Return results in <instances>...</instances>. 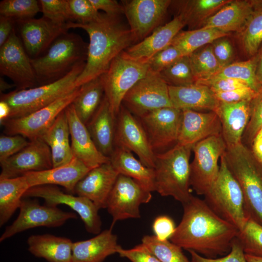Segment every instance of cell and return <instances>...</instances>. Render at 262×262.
Wrapping results in <instances>:
<instances>
[{"instance_id": "6da1fadb", "label": "cell", "mask_w": 262, "mask_h": 262, "mask_svg": "<svg viewBox=\"0 0 262 262\" xmlns=\"http://www.w3.org/2000/svg\"><path fill=\"white\" fill-rule=\"evenodd\" d=\"M182 205L181 220L170 241L206 258L227 255L237 237V228L217 215L204 199L192 196Z\"/></svg>"}, {"instance_id": "7a4b0ae2", "label": "cell", "mask_w": 262, "mask_h": 262, "mask_svg": "<svg viewBox=\"0 0 262 262\" xmlns=\"http://www.w3.org/2000/svg\"><path fill=\"white\" fill-rule=\"evenodd\" d=\"M67 26L69 29H82L89 37L85 65L75 82L77 87L101 76L115 58L135 43L130 28L119 19V16L101 13L90 23L69 21Z\"/></svg>"}, {"instance_id": "3957f363", "label": "cell", "mask_w": 262, "mask_h": 262, "mask_svg": "<svg viewBox=\"0 0 262 262\" xmlns=\"http://www.w3.org/2000/svg\"><path fill=\"white\" fill-rule=\"evenodd\" d=\"M243 192L246 215L262 225V164L242 143L222 155Z\"/></svg>"}, {"instance_id": "277c9868", "label": "cell", "mask_w": 262, "mask_h": 262, "mask_svg": "<svg viewBox=\"0 0 262 262\" xmlns=\"http://www.w3.org/2000/svg\"><path fill=\"white\" fill-rule=\"evenodd\" d=\"M88 45L77 34L65 33L59 36L43 56L31 59L38 85L52 83L86 62Z\"/></svg>"}, {"instance_id": "5b68a950", "label": "cell", "mask_w": 262, "mask_h": 262, "mask_svg": "<svg viewBox=\"0 0 262 262\" xmlns=\"http://www.w3.org/2000/svg\"><path fill=\"white\" fill-rule=\"evenodd\" d=\"M193 146L177 144L155 155V186L161 196H170L182 204L192 196L190 190V158Z\"/></svg>"}, {"instance_id": "8992f818", "label": "cell", "mask_w": 262, "mask_h": 262, "mask_svg": "<svg viewBox=\"0 0 262 262\" xmlns=\"http://www.w3.org/2000/svg\"><path fill=\"white\" fill-rule=\"evenodd\" d=\"M85 63L79 64L65 77L52 83L1 93L0 100L7 102L11 108L8 119L27 115L74 90L77 88L75 82L83 70Z\"/></svg>"}, {"instance_id": "52a82bcc", "label": "cell", "mask_w": 262, "mask_h": 262, "mask_svg": "<svg viewBox=\"0 0 262 262\" xmlns=\"http://www.w3.org/2000/svg\"><path fill=\"white\" fill-rule=\"evenodd\" d=\"M204 196V200L217 215L235 227L239 231L242 230L248 218L243 192L223 155L217 177Z\"/></svg>"}, {"instance_id": "ba28073f", "label": "cell", "mask_w": 262, "mask_h": 262, "mask_svg": "<svg viewBox=\"0 0 262 262\" xmlns=\"http://www.w3.org/2000/svg\"><path fill=\"white\" fill-rule=\"evenodd\" d=\"M148 71V62L134 60L121 53L100 76L105 96L115 117L126 94Z\"/></svg>"}, {"instance_id": "9c48e42d", "label": "cell", "mask_w": 262, "mask_h": 262, "mask_svg": "<svg viewBox=\"0 0 262 262\" xmlns=\"http://www.w3.org/2000/svg\"><path fill=\"white\" fill-rule=\"evenodd\" d=\"M226 148L222 135L209 137L193 146L194 157L190 165V183L197 195L204 196L216 179L218 160Z\"/></svg>"}, {"instance_id": "30bf717a", "label": "cell", "mask_w": 262, "mask_h": 262, "mask_svg": "<svg viewBox=\"0 0 262 262\" xmlns=\"http://www.w3.org/2000/svg\"><path fill=\"white\" fill-rule=\"evenodd\" d=\"M80 87L60 98L50 104L27 115L9 118L0 125L7 135H21L29 141L42 138L58 116L71 104L80 92Z\"/></svg>"}, {"instance_id": "8fae6325", "label": "cell", "mask_w": 262, "mask_h": 262, "mask_svg": "<svg viewBox=\"0 0 262 262\" xmlns=\"http://www.w3.org/2000/svg\"><path fill=\"white\" fill-rule=\"evenodd\" d=\"M182 116L181 110L167 107L137 117L145 129L155 154L164 152L177 144Z\"/></svg>"}, {"instance_id": "7c38bea8", "label": "cell", "mask_w": 262, "mask_h": 262, "mask_svg": "<svg viewBox=\"0 0 262 262\" xmlns=\"http://www.w3.org/2000/svg\"><path fill=\"white\" fill-rule=\"evenodd\" d=\"M19 209L17 217L0 236V242L29 229L38 227H58L69 219L77 218L75 213L64 212L56 206L41 205L37 199L29 197H23Z\"/></svg>"}, {"instance_id": "4fadbf2b", "label": "cell", "mask_w": 262, "mask_h": 262, "mask_svg": "<svg viewBox=\"0 0 262 262\" xmlns=\"http://www.w3.org/2000/svg\"><path fill=\"white\" fill-rule=\"evenodd\" d=\"M122 105L136 117L159 108L173 107L168 85L159 73L150 71L127 92Z\"/></svg>"}, {"instance_id": "5bb4252c", "label": "cell", "mask_w": 262, "mask_h": 262, "mask_svg": "<svg viewBox=\"0 0 262 262\" xmlns=\"http://www.w3.org/2000/svg\"><path fill=\"white\" fill-rule=\"evenodd\" d=\"M23 197L41 198L45 204L50 206L67 205L80 216L88 232L94 234L100 232L101 221L98 213L99 209L85 197L65 193L55 185H43L31 187Z\"/></svg>"}, {"instance_id": "9a60e30c", "label": "cell", "mask_w": 262, "mask_h": 262, "mask_svg": "<svg viewBox=\"0 0 262 262\" xmlns=\"http://www.w3.org/2000/svg\"><path fill=\"white\" fill-rule=\"evenodd\" d=\"M151 198V192L137 181L119 174L106 203V208L113 217L112 227L119 220L140 218V205Z\"/></svg>"}, {"instance_id": "2e32d148", "label": "cell", "mask_w": 262, "mask_h": 262, "mask_svg": "<svg viewBox=\"0 0 262 262\" xmlns=\"http://www.w3.org/2000/svg\"><path fill=\"white\" fill-rule=\"evenodd\" d=\"M134 153L146 166L154 168L156 154L138 119L121 105L116 117L115 147Z\"/></svg>"}, {"instance_id": "e0dca14e", "label": "cell", "mask_w": 262, "mask_h": 262, "mask_svg": "<svg viewBox=\"0 0 262 262\" xmlns=\"http://www.w3.org/2000/svg\"><path fill=\"white\" fill-rule=\"evenodd\" d=\"M0 72L13 81L17 90L39 86L31 58L15 28L6 42L0 47Z\"/></svg>"}, {"instance_id": "ac0fdd59", "label": "cell", "mask_w": 262, "mask_h": 262, "mask_svg": "<svg viewBox=\"0 0 262 262\" xmlns=\"http://www.w3.org/2000/svg\"><path fill=\"white\" fill-rule=\"evenodd\" d=\"M172 1L131 0L122 1L135 42H139L161 26Z\"/></svg>"}, {"instance_id": "d6986e66", "label": "cell", "mask_w": 262, "mask_h": 262, "mask_svg": "<svg viewBox=\"0 0 262 262\" xmlns=\"http://www.w3.org/2000/svg\"><path fill=\"white\" fill-rule=\"evenodd\" d=\"M0 178H12L52 168L50 148L42 139L30 141L20 151L0 162Z\"/></svg>"}, {"instance_id": "ffe728a7", "label": "cell", "mask_w": 262, "mask_h": 262, "mask_svg": "<svg viewBox=\"0 0 262 262\" xmlns=\"http://www.w3.org/2000/svg\"><path fill=\"white\" fill-rule=\"evenodd\" d=\"M16 22L24 48L31 59L39 57L59 36L69 30L67 23L56 24L43 16Z\"/></svg>"}, {"instance_id": "44dd1931", "label": "cell", "mask_w": 262, "mask_h": 262, "mask_svg": "<svg viewBox=\"0 0 262 262\" xmlns=\"http://www.w3.org/2000/svg\"><path fill=\"white\" fill-rule=\"evenodd\" d=\"M110 162L91 169L77 184L74 194L91 200L99 210L106 208L108 198L119 176Z\"/></svg>"}, {"instance_id": "7402d4cb", "label": "cell", "mask_w": 262, "mask_h": 262, "mask_svg": "<svg viewBox=\"0 0 262 262\" xmlns=\"http://www.w3.org/2000/svg\"><path fill=\"white\" fill-rule=\"evenodd\" d=\"M69 129L71 147L74 157L92 169L110 162L96 147L85 125L78 117L72 103L65 109Z\"/></svg>"}, {"instance_id": "603a6c76", "label": "cell", "mask_w": 262, "mask_h": 262, "mask_svg": "<svg viewBox=\"0 0 262 262\" xmlns=\"http://www.w3.org/2000/svg\"><path fill=\"white\" fill-rule=\"evenodd\" d=\"M186 25L179 14L161 25L143 40L132 45L122 52L125 56L142 62H148L156 54L170 46L176 35Z\"/></svg>"}, {"instance_id": "cb8c5ba5", "label": "cell", "mask_w": 262, "mask_h": 262, "mask_svg": "<svg viewBox=\"0 0 262 262\" xmlns=\"http://www.w3.org/2000/svg\"><path fill=\"white\" fill-rule=\"evenodd\" d=\"M181 128L177 144L193 146L209 137L222 135V126L213 111L182 110Z\"/></svg>"}, {"instance_id": "d4e9b609", "label": "cell", "mask_w": 262, "mask_h": 262, "mask_svg": "<svg viewBox=\"0 0 262 262\" xmlns=\"http://www.w3.org/2000/svg\"><path fill=\"white\" fill-rule=\"evenodd\" d=\"M262 4L261 0H231L206 20L201 27L214 28L228 33L230 32L241 33L254 12Z\"/></svg>"}, {"instance_id": "484cf974", "label": "cell", "mask_w": 262, "mask_h": 262, "mask_svg": "<svg viewBox=\"0 0 262 262\" xmlns=\"http://www.w3.org/2000/svg\"><path fill=\"white\" fill-rule=\"evenodd\" d=\"M75 157L69 163L49 169L29 172L24 176L30 188L43 185H59L70 194L78 182L91 170Z\"/></svg>"}, {"instance_id": "4316f807", "label": "cell", "mask_w": 262, "mask_h": 262, "mask_svg": "<svg viewBox=\"0 0 262 262\" xmlns=\"http://www.w3.org/2000/svg\"><path fill=\"white\" fill-rule=\"evenodd\" d=\"M172 106L180 110L215 112L220 101L207 86L195 83L182 86L168 85Z\"/></svg>"}, {"instance_id": "83f0119b", "label": "cell", "mask_w": 262, "mask_h": 262, "mask_svg": "<svg viewBox=\"0 0 262 262\" xmlns=\"http://www.w3.org/2000/svg\"><path fill=\"white\" fill-rule=\"evenodd\" d=\"M222 126V136L227 147L241 143L250 117V101L227 103L220 102L215 112Z\"/></svg>"}, {"instance_id": "f1b7e54d", "label": "cell", "mask_w": 262, "mask_h": 262, "mask_svg": "<svg viewBox=\"0 0 262 262\" xmlns=\"http://www.w3.org/2000/svg\"><path fill=\"white\" fill-rule=\"evenodd\" d=\"M86 126L98 150L110 158L115 148L116 117L105 96Z\"/></svg>"}, {"instance_id": "f546056e", "label": "cell", "mask_w": 262, "mask_h": 262, "mask_svg": "<svg viewBox=\"0 0 262 262\" xmlns=\"http://www.w3.org/2000/svg\"><path fill=\"white\" fill-rule=\"evenodd\" d=\"M120 246L112 228L105 229L89 239L73 242L71 262H103Z\"/></svg>"}, {"instance_id": "4dcf8cb0", "label": "cell", "mask_w": 262, "mask_h": 262, "mask_svg": "<svg viewBox=\"0 0 262 262\" xmlns=\"http://www.w3.org/2000/svg\"><path fill=\"white\" fill-rule=\"evenodd\" d=\"M110 162L119 174L132 179L150 192L155 191L154 168L145 165L131 151L115 147Z\"/></svg>"}, {"instance_id": "1f68e13d", "label": "cell", "mask_w": 262, "mask_h": 262, "mask_svg": "<svg viewBox=\"0 0 262 262\" xmlns=\"http://www.w3.org/2000/svg\"><path fill=\"white\" fill-rule=\"evenodd\" d=\"M42 139L50 148L52 167L66 164L74 157L71 147L69 129L65 110L58 116Z\"/></svg>"}, {"instance_id": "d6a6232c", "label": "cell", "mask_w": 262, "mask_h": 262, "mask_svg": "<svg viewBox=\"0 0 262 262\" xmlns=\"http://www.w3.org/2000/svg\"><path fill=\"white\" fill-rule=\"evenodd\" d=\"M73 243L68 238L49 234L32 235L27 239L29 252L49 262H71Z\"/></svg>"}, {"instance_id": "836d02e7", "label": "cell", "mask_w": 262, "mask_h": 262, "mask_svg": "<svg viewBox=\"0 0 262 262\" xmlns=\"http://www.w3.org/2000/svg\"><path fill=\"white\" fill-rule=\"evenodd\" d=\"M30 188L24 176L12 178H0V226L12 217L27 191Z\"/></svg>"}, {"instance_id": "e575fe53", "label": "cell", "mask_w": 262, "mask_h": 262, "mask_svg": "<svg viewBox=\"0 0 262 262\" xmlns=\"http://www.w3.org/2000/svg\"><path fill=\"white\" fill-rule=\"evenodd\" d=\"M104 96L100 77L80 86V92L72 103L78 117L85 125L95 114Z\"/></svg>"}, {"instance_id": "d590c367", "label": "cell", "mask_w": 262, "mask_h": 262, "mask_svg": "<svg viewBox=\"0 0 262 262\" xmlns=\"http://www.w3.org/2000/svg\"><path fill=\"white\" fill-rule=\"evenodd\" d=\"M229 33L216 29L202 28L180 31L174 37L171 45L178 48L184 56H188L206 45L228 36Z\"/></svg>"}, {"instance_id": "8d00e7d4", "label": "cell", "mask_w": 262, "mask_h": 262, "mask_svg": "<svg viewBox=\"0 0 262 262\" xmlns=\"http://www.w3.org/2000/svg\"><path fill=\"white\" fill-rule=\"evenodd\" d=\"M229 0H192L178 1L179 14L186 25L191 27L202 25L208 18L215 14Z\"/></svg>"}, {"instance_id": "74e56055", "label": "cell", "mask_w": 262, "mask_h": 262, "mask_svg": "<svg viewBox=\"0 0 262 262\" xmlns=\"http://www.w3.org/2000/svg\"><path fill=\"white\" fill-rule=\"evenodd\" d=\"M258 59L259 54L257 53L246 61L233 63L222 67L211 78L237 80L244 82L257 93L262 88L256 76Z\"/></svg>"}, {"instance_id": "f35d334b", "label": "cell", "mask_w": 262, "mask_h": 262, "mask_svg": "<svg viewBox=\"0 0 262 262\" xmlns=\"http://www.w3.org/2000/svg\"><path fill=\"white\" fill-rule=\"evenodd\" d=\"M188 57L196 82L212 77L222 68L211 44L198 49Z\"/></svg>"}, {"instance_id": "ab89813d", "label": "cell", "mask_w": 262, "mask_h": 262, "mask_svg": "<svg viewBox=\"0 0 262 262\" xmlns=\"http://www.w3.org/2000/svg\"><path fill=\"white\" fill-rule=\"evenodd\" d=\"M144 244L161 262H191L183 254L182 248L168 240L161 241L155 235H145Z\"/></svg>"}, {"instance_id": "60d3db41", "label": "cell", "mask_w": 262, "mask_h": 262, "mask_svg": "<svg viewBox=\"0 0 262 262\" xmlns=\"http://www.w3.org/2000/svg\"><path fill=\"white\" fill-rule=\"evenodd\" d=\"M243 48L251 57L255 55L262 43V4L254 12L241 32Z\"/></svg>"}, {"instance_id": "b9f144b4", "label": "cell", "mask_w": 262, "mask_h": 262, "mask_svg": "<svg viewBox=\"0 0 262 262\" xmlns=\"http://www.w3.org/2000/svg\"><path fill=\"white\" fill-rule=\"evenodd\" d=\"M159 74L170 86H187L196 82L188 56H183Z\"/></svg>"}, {"instance_id": "7bdbcfd3", "label": "cell", "mask_w": 262, "mask_h": 262, "mask_svg": "<svg viewBox=\"0 0 262 262\" xmlns=\"http://www.w3.org/2000/svg\"><path fill=\"white\" fill-rule=\"evenodd\" d=\"M237 238L245 254L262 257V225L248 218Z\"/></svg>"}, {"instance_id": "ee69618b", "label": "cell", "mask_w": 262, "mask_h": 262, "mask_svg": "<svg viewBox=\"0 0 262 262\" xmlns=\"http://www.w3.org/2000/svg\"><path fill=\"white\" fill-rule=\"evenodd\" d=\"M41 11L36 0H3L0 2V16L15 21L33 17Z\"/></svg>"}, {"instance_id": "f6af8a7d", "label": "cell", "mask_w": 262, "mask_h": 262, "mask_svg": "<svg viewBox=\"0 0 262 262\" xmlns=\"http://www.w3.org/2000/svg\"><path fill=\"white\" fill-rule=\"evenodd\" d=\"M262 127V88L250 101V117L241 143L250 148L256 134Z\"/></svg>"}, {"instance_id": "bcb514c9", "label": "cell", "mask_w": 262, "mask_h": 262, "mask_svg": "<svg viewBox=\"0 0 262 262\" xmlns=\"http://www.w3.org/2000/svg\"><path fill=\"white\" fill-rule=\"evenodd\" d=\"M43 16L54 23L64 24L73 21L68 0H39Z\"/></svg>"}, {"instance_id": "7dc6e473", "label": "cell", "mask_w": 262, "mask_h": 262, "mask_svg": "<svg viewBox=\"0 0 262 262\" xmlns=\"http://www.w3.org/2000/svg\"><path fill=\"white\" fill-rule=\"evenodd\" d=\"M183 56L184 55L178 48L170 45L158 52L148 61L149 71L160 73Z\"/></svg>"}, {"instance_id": "c3c4849f", "label": "cell", "mask_w": 262, "mask_h": 262, "mask_svg": "<svg viewBox=\"0 0 262 262\" xmlns=\"http://www.w3.org/2000/svg\"><path fill=\"white\" fill-rule=\"evenodd\" d=\"M68 2L75 22L88 23L100 15L101 13L94 8L89 0H68Z\"/></svg>"}, {"instance_id": "681fc988", "label": "cell", "mask_w": 262, "mask_h": 262, "mask_svg": "<svg viewBox=\"0 0 262 262\" xmlns=\"http://www.w3.org/2000/svg\"><path fill=\"white\" fill-rule=\"evenodd\" d=\"M191 255V262H247L243 248L236 237L232 242L230 251L220 258H209L192 251H188Z\"/></svg>"}, {"instance_id": "f907efd6", "label": "cell", "mask_w": 262, "mask_h": 262, "mask_svg": "<svg viewBox=\"0 0 262 262\" xmlns=\"http://www.w3.org/2000/svg\"><path fill=\"white\" fill-rule=\"evenodd\" d=\"M29 142L21 135L1 134L0 136V162L20 151Z\"/></svg>"}, {"instance_id": "816d5d0a", "label": "cell", "mask_w": 262, "mask_h": 262, "mask_svg": "<svg viewBox=\"0 0 262 262\" xmlns=\"http://www.w3.org/2000/svg\"><path fill=\"white\" fill-rule=\"evenodd\" d=\"M117 253L131 262H161L142 243L131 249H126L120 246Z\"/></svg>"}, {"instance_id": "f5cc1de1", "label": "cell", "mask_w": 262, "mask_h": 262, "mask_svg": "<svg viewBox=\"0 0 262 262\" xmlns=\"http://www.w3.org/2000/svg\"><path fill=\"white\" fill-rule=\"evenodd\" d=\"M196 83L207 86L214 93L227 92L248 86L240 81L227 78H211Z\"/></svg>"}, {"instance_id": "db71d44e", "label": "cell", "mask_w": 262, "mask_h": 262, "mask_svg": "<svg viewBox=\"0 0 262 262\" xmlns=\"http://www.w3.org/2000/svg\"><path fill=\"white\" fill-rule=\"evenodd\" d=\"M217 99L221 102L237 103L243 101H250L257 92L248 86L224 92L214 93Z\"/></svg>"}, {"instance_id": "11a10c76", "label": "cell", "mask_w": 262, "mask_h": 262, "mask_svg": "<svg viewBox=\"0 0 262 262\" xmlns=\"http://www.w3.org/2000/svg\"><path fill=\"white\" fill-rule=\"evenodd\" d=\"M211 45L214 56L222 68L230 64L233 50L231 43L228 39L221 38Z\"/></svg>"}, {"instance_id": "9f6ffc18", "label": "cell", "mask_w": 262, "mask_h": 262, "mask_svg": "<svg viewBox=\"0 0 262 262\" xmlns=\"http://www.w3.org/2000/svg\"><path fill=\"white\" fill-rule=\"evenodd\" d=\"M176 228L174 221L166 215L157 217L152 224L154 235L161 241L170 239L175 231Z\"/></svg>"}, {"instance_id": "6f0895ef", "label": "cell", "mask_w": 262, "mask_h": 262, "mask_svg": "<svg viewBox=\"0 0 262 262\" xmlns=\"http://www.w3.org/2000/svg\"><path fill=\"white\" fill-rule=\"evenodd\" d=\"M94 8L98 11L102 10L105 14L112 16H119L124 14V8L115 0H89Z\"/></svg>"}, {"instance_id": "680465c9", "label": "cell", "mask_w": 262, "mask_h": 262, "mask_svg": "<svg viewBox=\"0 0 262 262\" xmlns=\"http://www.w3.org/2000/svg\"><path fill=\"white\" fill-rule=\"evenodd\" d=\"M15 20L11 18L0 16V47L7 40L14 29Z\"/></svg>"}, {"instance_id": "91938a15", "label": "cell", "mask_w": 262, "mask_h": 262, "mask_svg": "<svg viewBox=\"0 0 262 262\" xmlns=\"http://www.w3.org/2000/svg\"><path fill=\"white\" fill-rule=\"evenodd\" d=\"M249 148L257 160L262 164V127L255 136Z\"/></svg>"}, {"instance_id": "94428289", "label": "cell", "mask_w": 262, "mask_h": 262, "mask_svg": "<svg viewBox=\"0 0 262 262\" xmlns=\"http://www.w3.org/2000/svg\"><path fill=\"white\" fill-rule=\"evenodd\" d=\"M11 113V108L9 104L0 100V123L9 118Z\"/></svg>"}, {"instance_id": "6125c7cd", "label": "cell", "mask_w": 262, "mask_h": 262, "mask_svg": "<svg viewBox=\"0 0 262 262\" xmlns=\"http://www.w3.org/2000/svg\"><path fill=\"white\" fill-rule=\"evenodd\" d=\"M259 59L256 68V76L257 79L262 86V48L258 52Z\"/></svg>"}, {"instance_id": "be15d7a7", "label": "cell", "mask_w": 262, "mask_h": 262, "mask_svg": "<svg viewBox=\"0 0 262 262\" xmlns=\"http://www.w3.org/2000/svg\"><path fill=\"white\" fill-rule=\"evenodd\" d=\"M13 87H16L14 84H9L6 82L3 78L0 77V94L2 93L5 90L10 89Z\"/></svg>"}, {"instance_id": "e7e4bbea", "label": "cell", "mask_w": 262, "mask_h": 262, "mask_svg": "<svg viewBox=\"0 0 262 262\" xmlns=\"http://www.w3.org/2000/svg\"><path fill=\"white\" fill-rule=\"evenodd\" d=\"M247 262H262V257L245 254Z\"/></svg>"}]
</instances>
